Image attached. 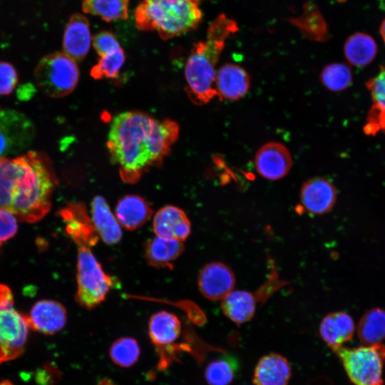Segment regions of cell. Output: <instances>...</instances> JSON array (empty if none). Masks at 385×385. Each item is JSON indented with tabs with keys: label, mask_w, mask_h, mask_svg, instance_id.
Masks as SVG:
<instances>
[{
	"label": "cell",
	"mask_w": 385,
	"mask_h": 385,
	"mask_svg": "<svg viewBox=\"0 0 385 385\" xmlns=\"http://www.w3.org/2000/svg\"><path fill=\"white\" fill-rule=\"evenodd\" d=\"M235 284V277L232 270L220 262L205 265L197 277L200 293L212 301L222 300L233 290Z\"/></svg>",
	"instance_id": "obj_11"
},
{
	"label": "cell",
	"mask_w": 385,
	"mask_h": 385,
	"mask_svg": "<svg viewBox=\"0 0 385 385\" xmlns=\"http://www.w3.org/2000/svg\"><path fill=\"white\" fill-rule=\"evenodd\" d=\"M87 247H78L76 300L88 310L99 305L113 286V280Z\"/></svg>",
	"instance_id": "obj_7"
},
{
	"label": "cell",
	"mask_w": 385,
	"mask_h": 385,
	"mask_svg": "<svg viewBox=\"0 0 385 385\" xmlns=\"http://www.w3.org/2000/svg\"><path fill=\"white\" fill-rule=\"evenodd\" d=\"M201 1L142 0L134 12L136 26L164 40L195 30L202 20Z\"/></svg>",
	"instance_id": "obj_4"
},
{
	"label": "cell",
	"mask_w": 385,
	"mask_h": 385,
	"mask_svg": "<svg viewBox=\"0 0 385 385\" xmlns=\"http://www.w3.org/2000/svg\"><path fill=\"white\" fill-rule=\"evenodd\" d=\"M128 4L129 0H82V9L110 22L128 19Z\"/></svg>",
	"instance_id": "obj_29"
},
{
	"label": "cell",
	"mask_w": 385,
	"mask_h": 385,
	"mask_svg": "<svg viewBox=\"0 0 385 385\" xmlns=\"http://www.w3.org/2000/svg\"><path fill=\"white\" fill-rule=\"evenodd\" d=\"M354 330L352 317L344 312L329 313L323 318L319 325L320 336L332 349L350 341Z\"/></svg>",
	"instance_id": "obj_21"
},
{
	"label": "cell",
	"mask_w": 385,
	"mask_h": 385,
	"mask_svg": "<svg viewBox=\"0 0 385 385\" xmlns=\"http://www.w3.org/2000/svg\"><path fill=\"white\" fill-rule=\"evenodd\" d=\"M337 198L335 186L327 179L316 177L305 181L300 190V200L309 213L323 215L334 206Z\"/></svg>",
	"instance_id": "obj_14"
},
{
	"label": "cell",
	"mask_w": 385,
	"mask_h": 385,
	"mask_svg": "<svg viewBox=\"0 0 385 385\" xmlns=\"http://www.w3.org/2000/svg\"><path fill=\"white\" fill-rule=\"evenodd\" d=\"M30 329L26 316L14 307L11 290L0 284V364L23 353Z\"/></svg>",
	"instance_id": "obj_8"
},
{
	"label": "cell",
	"mask_w": 385,
	"mask_h": 385,
	"mask_svg": "<svg viewBox=\"0 0 385 385\" xmlns=\"http://www.w3.org/2000/svg\"><path fill=\"white\" fill-rule=\"evenodd\" d=\"M372 105L366 119L364 132L374 135L379 131L385 133V68L366 83Z\"/></svg>",
	"instance_id": "obj_19"
},
{
	"label": "cell",
	"mask_w": 385,
	"mask_h": 385,
	"mask_svg": "<svg viewBox=\"0 0 385 385\" xmlns=\"http://www.w3.org/2000/svg\"><path fill=\"white\" fill-rule=\"evenodd\" d=\"M17 227L16 217L10 212L0 208V246L16 234Z\"/></svg>",
	"instance_id": "obj_36"
},
{
	"label": "cell",
	"mask_w": 385,
	"mask_h": 385,
	"mask_svg": "<svg viewBox=\"0 0 385 385\" xmlns=\"http://www.w3.org/2000/svg\"><path fill=\"white\" fill-rule=\"evenodd\" d=\"M380 34L381 36V38L385 43V19L382 21L381 26H380Z\"/></svg>",
	"instance_id": "obj_37"
},
{
	"label": "cell",
	"mask_w": 385,
	"mask_h": 385,
	"mask_svg": "<svg viewBox=\"0 0 385 385\" xmlns=\"http://www.w3.org/2000/svg\"><path fill=\"white\" fill-rule=\"evenodd\" d=\"M93 46L98 56L120 46L115 36L108 31L96 34L93 38Z\"/></svg>",
	"instance_id": "obj_35"
},
{
	"label": "cell",
	"mask_w": 385,
	"mask_h": 385,
	"mask_svg": "<svg viewBox=\"0 0 385 385\" xmlns=\"http://www.w3.org/2000/svg\"><path fill=\"white\" fill-rule=\"evenodd\" d=\"M237 363L232 356H222L206 366L205 377L209 385H229L234 379Z\"/></svg>",
	"instance_id": "obj_32"
},
{
	"label": "cell",
	"mask_w": 385,
	"mask_h": 385,
	"mask_svg": "<svg viewBox=\"0 0 385 385\" xmlns=\"http://www.w3.org/2000/svg\"><path fill=\"white\" fill-rule=\"evenodd\" d=\"M338 1H344V0H338Z\"/></svg>",
	"instance_id": "obj_39"
},
{
	"label": "cell",
	"mask_w": 385,
	"mask_h": 385,
	"mask_svg": "<svg viewBox=\"0 0 385 385\" xmlns=\"http://www.w3.org/2000/svg\"><path fill=\"white\" fill-rule=\"evenodd\" d=\"M354 385H384L385 346L380 344L332 349Z\"/></svg>",
	"instance_id": "obj_5"
},
{
	"label": "cell",
	"mask_w": 385,
	"mask_h": 385,
	"mask_svg": "<svg viewBox=\"0 0 385 385\" xmlns=\"http://www.w3.org/2000/svg\"><path fill=\"white\" fill-rule=\"evenodd\" d=\"M377 45L367 34L356 32L349 36L344 45V53L348 62L356 67H364L375 58Z\"/></svg>",
	"instance_id": "obj_26"
},
{
	"label": "cell",
	"mask_w": 385,
	"mask_h": 385,
	"mask_svg": "<svg viewBox=\"0 0 385 385\" xmlns=\"http://www.w3.org/2000/svg\"><path fill=\"white\" fill-rule=\"evenodd\" d=\"M91 41L90 26L87 18L81 14H73L64 30L63 53L75 61H81L88 54Z\"/></svg>",
	"instance_id": "obj_16"
},
{
	"label": "cell",
	"mask_w": 385,
	"mask_h": 385,
	"mask_svg": "<svg viewBox=\"0 0 385 385\" xmlns=\"http://www.w3.org/2000/svg\"><path fill=\"white\" fill-rule=\"evenodd\" d=\"M179 135L178 123L158 120L140 111H126L112 120L106 145L121 179L135 183L160 165Z\"/></svg>",
	"instance_id": "obj_1"
},
{
	"label": "cell",
	"mask_w": 385,
	"mask_h": 385,
	"mask_svg": "<svg viewBox=\"0 0 385 385\" xmlns=\"http://www.w3.org/2000/svg\"><path fill=\"white\" fill-rule=\"evenodd\" d=\"M183 250L182 241L158 236L148 240L144 248L148 263L157 268H171Z\"/></svg>",
	"instance_id": "obj_24"
},
{
	"label": "cell",
	"mask_w": 385,
	"mask_h": 385,
	"mask_svg": "<svg viewBox=\"0 0 385 385\" xmlns=\"http://www.w3.org/2000/svg\"><path fill=\"white\" fill-rule=\"evenodd\" d=\"M60 215L66 224V231L78 247L96 245L98 235L83 204L69 203Z\"/></svg>",
	"instance_id": "obj_13"
},
{
	"label": "cell",
	"mask_w": 385,
	"mask_h": 385,
	"mask_svg": "<svg viewBox=\"0 0 385 385\" xmlns=\"http://www.w3.org/2000/svg\"><path fill=\"white\" fill-rule=\"evenodd\" d=\"M34 80L38 88L52 98L70 94L79 80V69L74 60L63 52L44 56L34 70Z\"/></svg>",
	"instance_id": "obj_6"
},
{
	"label": "cell",
	"mask_w": 385,
	"mask_h": 385,
	"mask_svg": "<svg viewBox=\"0 0 385 385\" xmlns=\"http://www.w3.org/2000/svg\"><path fill=\"white\" fill-rule=\"evenodd\" d=\"M289 21L309 40L324 42L329 37L327 22L319 9L312 2L304 4L302 14L291 18Z\"/></svg>",
	"instance_id": "obj_25"
},
{
	"label": "cell",
	"mask_w": 385,
	"mask_h": 385,
	"mask_svg": "<svg viewBox=\"0 0 385 385\" xmlns=\"http://www.w3.org/2000/svg\"><path fill=\"white\" fill-rule=\"evenodd\" d=\"M292 369L283 356L271 353L262 356L254 371L255 385H287L291 377Z\"/></svg>",
	"instance_id": "obj_20"
},
{
	"label": "cell",
	"mask_w": 385,
	"mask_h": 385,
	"mask_svg": "<svg viewBox=\"0 0 385 385\" xmlns=\"http://www.w3.org/2000/svg\"><path fill=\"white\" fill-rule=\"evenodd\" d=\"M255 164L257 171L262 177L277 180L289 173L292 166V156L283 144L269 142L257 150Z\"/></svg>",
	"instance_id": "obj_12"
},
{
	"label": "cell",
	"mask_w": 385,
	"mask_h": 385,
	"mask_svg": "<svg viewBox=\"0 0 385 385\" xmlns=\"http://www.w3.org/2000/svg\"><path fill=\"white\" fill-rule=\"evenodd\" d=\"M19 81L18 73L10 63L0 61V96H8L15 89Z\"/></svg>",
	"instance_id": "obj_34"
},
{
	"label": "cell",
	"mask_w": 385,
	"mask_h": 385,
	"mask_svg": "<svg viewBox=\"0 0 385 385\" xmlns=\"http://www.w3.org/2000/svg\"><path fill=\"white\" fill-rule=\"evenodd\" d=\"M35 128L24 113L10 108H0V158L16 155L32 143Z\"/></svg>",
	"instance_id": "obj_10"
},
{
	"label": "cell",
	"mask_w": 385,
	"mask_h": 385,
	"mask_svg": "<svg viewBox=\"0 0 385 385\" xmlns=\"http://www.w3.org/2000/svg\"><path fill=\"white\" fill-rule=\"evenodd\" d=\"M185 330L180 319L172 312L160 311L150 317L148 335L158 356V369H165L177 361L180 351H193L194 344L179 342Z\"/></svg>",
	"instance_id": "obj_9"
},
{
	"label": "cell",
	"mask_w": 385,
	"mask_h": 385,
	"mask_svg": "<svg viewBox=\"0 0 385 385\" xmlns=\"http://www.w3.org/2000/svg\"><path fill=\"white\" fill-rule=\"evenodd\" d=\"M152 214L153 210L149 202L136 195L122 197L115 206V217L120 225L128 230L140 227Z\"/></svg>",
	"instance_id": "obj_23"
},
{
	"label": "cell",
	"mask_w": 385,
	"mask_h": 385,
	"mask_svg": "<svg viewBox=\"0 0 385 385\" xmlns=\"http://www.w3.org/2000/svg\"><path fill=\"white\" fill-rule=\"evenodd\" d=\"M140 355V348L137 340L130 337H123L115 340L109 348L111 361L122 368L133 366Z\"/></svg>",
	"instance_id": "obj_30"
},
{
	"label": "cell",
	"mask_w": 385,
	"mask_h": 385,
	"mask_svg": "<svg viewBox=\"0 0 385 385\" xmlns=\"http://www.w3.org/2000/svg\"><path fill=\"white\" fill-rule=\"evenodd\" d=\"M91 220L98 237L105 243L115 245L120 242L121 225L102 196H95L92 200Z\"/></svg>",
	"instance_id": "obj_22"
},
{
	"label": "cell",
	"mask_w": 385,
	"mask_h": 385,
	"mask_svg": "<svg viewBox=\"0 0 385 385\" xmlns=\"http://www.w3.org/2000/svg\"><path fill=\"white\" fill-rule=\"evenodd\" d=\"M153 227L156 236L182 242L191 232V224L185 212L173 205H166L157 211Z\"/></svg>",
	"instance_id": "obj_18"
},
{
	"label": "cell",
	"mask_w": 385,
	"mask_h": 385,
	"mask_svg": "<svg viewBox=\"0 0 385 385\" xmlns=\"http://www.w3.org/2000/svg\"><path fill=\"white\" fill-rule=\"evenodd\" d=\"M98 385H113L110 380L103 379L101 381Z\"/></svg>",
	"instance_id": "obj_38"
},
{
	"label": "cell",
	"mask_w": 385,
	"mask_h": 385,
	"mask_svg": "<svg viewBox=\"0 0 385 385\" xmlns=\"http://www.w3.org/2000/svg\"><path fill=\"white\" fill-rule=\"evenodd\" d=\"M319 79L328 90L339 92L351 86L353 74L351 68L344 63H334L327 65L322 70Z\"/></svg>",
	"instance_id": "obj_31"
},
{
	"label": "cell",
	"mask_w": 385,
	"mask_h": 385,
	"mask_svg": "<svg viewBox=\"0 0 385 385\" xmlns=\"http://www.w3.org/2000/svg\"><path fill=\"white\" fill-rule=\"evenodd\" d=\"M125 60L121 46L99 56V59L91 70V76L95 79L114 78L116 77Z\"/></svg>",
	"instance_id": "obj_33"
},
{
	"label": "cell",
	"mask_w": 385,
	"mask_h": 385,
	"mask_svg": "<svg viewBox=\"0 0 385 385\" xmlns=\"http://www.w3.org/2000/svg\"><path fill=\"white\" fill-rule=\"evenodd\" d=\"M56 185L51 163L43 153L0 158V208L21 220L35 222L48 213Z\"/></svg>",
	"instance_id": "obj_2"
},
{
	"label": "cell",
	"mask_w": 385,
	"mask_h": 385,
	"mask_svg": "<svg viewBox=\"0 0 385 385\" xmlns=\"http://www.w3.org/2000/svg\"><path fill=\"white\" fill-rule=\"evenodd\" d=\"M26 317L31 329L44 334H53L65 327L67 313L60 302L42 299L34 304Z\"/></svg>",
	"instance_id": "obj_15"
},
{
	"label": "cell",
	"mask_w": 385,
	"mask_h": 385,
	"mask_svg": "<svg viewBox=\"0 0 385 385\" xmlns=\"http://www.w3.org/2000/svg\"><path fill=\"white\" fill-rule=\"evenodd\" d=\"M221 308L230 320L240 325L250 321L255 312V299L245 290H232L222 299Z\"/></svg>",
	"instance_id": "obj_27"
},
{
	"label": "cell",
	"mask_w": 385,
	"mask_h": 385,
	"mask_svg": "<svg viewBox=\"0 0 385 385\" xmlns=\"http://www.w3.org/2000/svg\"><path fill=\"white\" fill-rule=\"evenodd\" d=\"M356 332L364 344H380L385 339V309L374 307L366 311L358 323Z\"/></svg>",
	"instance_id": "obj_28"
},
{
	"label": "cell",
	"mask_w": 385,
	"mask_h": 385,
	"mask_svg": "<svg viewBox=\"0 0 385 385\" xmlns=\"http://www.w3.org/2000/svg\"><path fill=\"white\" fill-rule=\"evenodd\" d=\"M239 30L236 21L222 14L209 26L206 38L195 44L185 67V90L197 105L209 103L217 96L215 66L229 36Z\"/></svg>",
	"instance_id": "obj_3"
},
{
	"label": "cell",
	"mask_w": 385,
	"mask_h": 385,
	"mask_svg": "<svg viewBox=\"0 0 385 385\" xmlns=\"http://www.w3.org/2000/svg\"><path fill=\"white\" fill-rule=\"evenodd\" d=\"M250 86V75L237 64L225 63L216 73L215 88L221 99L239 100L247 93Z\"/></svg>",
	"instance_id": "obj_17"
}]
</instances>
